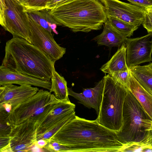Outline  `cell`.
<instances>
[{"label": "cell", "mask_w": 152, "mask_h": 152, "mask_svg": "<svg viewBox=\"0 0 152 152\" xmlns=\"http://www.w3.org/2000/svg\"><path fill=\"white\" fill-rule=\"evenodd\" d=\"M9 114L0 110V136H8L12 127L8 118Z\"/></svg>", "instance_id": "obj_25"}, {"label": "cell", "mask_w": 152, "mask_h": 152, "mask_svg": "<svg viewBox=\"0 0 152 152\" xmlns=\"http://www.w3.org/2000/svg\"><path fill=\"white\" fill-rule=\"evenodd\" d=\"M60 101L53 94L40 89L13 110L8 118L12 126L21 124L28 119L38 121Z\"/></svg>", "instance_id": "obj_6"}, {"label": "cell", "mask_w": 152, "mask_h": 152, "mask_svg": "<svg viewBox=\"0 0 152 152\" xmlns=\"http://www.w3.org/2000/svg\"><path fill=\"white\" fill-rule=\"evenodd\" d=\"M146 11L151 14H152V5L148 6L145 9Z\"/></svg>", "instance_id": "obj_34"}, {"label": "cell", "mask_w": 152, "mask_h": 152, "mask_svg": "<svg viewBox=\"0 0 152 152\" xmlns=\"http://www.w3.org/2000/svg\"><path fill=\"white\" fill-rule=\"evenodd\" d=\"M27 13L32 44L56 62L62 57L66 53V49L59 45L52 34L42 27Z\"/></svg>", "instance_id": "obj_9"}, {"label": "cell", "mask_w": 152, "mask_h": 152, "mask_svg": "<svg viewBox=\"0 0 152 152\" xmlns=\"http://www.w3.org/2000/svg\"><path fill=\"white\" fill-rule=\"evenodd\" d=\"M75 107L69 99L56 104L48 114L38 121L37 140L48 129L75 112Z\"/></svg>", "instance_id": "obj_12"}, {"label": "cell", "mask_w": 152, "mask_h": 152, "mask_svg": "<svg viewBox=\"0 0 152 152\" xmlns=\"http://www.w3.org/2000/svg\"><path fill=\"white\" fill-rule=\"evenodd\" d=\"M21 2V3L22 2V1L23 0H19Z\"/></svg>", "instance_id": "obj_36"}, {"label": "cell", "mask_w": 152, "mask_h": 152, "mask_svg": "<svg viewBox=\"0 0 152 152\" xmlns=\"http://www.w3.org/2000/svg\"><path fill=\"white\" fill-rule=\"evenodd\" d=\"M9 136H0V150L7 145L9 143Z\"/></svg>", "instance_id": "obj_32"}, {"label": "cell", "mask_w": 152, "mask_h": 152, "mask_svg": "<svg viewBox=\"0 0 152 152\" xmlns=\"http://www.w3.org/2000/svg\"><path fill=\"white\" fill-rule=\"evenodd\" d=\"M151 129H152V128Z\"/></svg>", "instance_id": "obj_38"}, {"label": "cell", "mask_w": 152, "mask_h": 152, "mask_svg": "<svg viewBox=\"0 0 152 152\" xmlns=\"http://www.w3.org/2000/svg\"><path fill=\"white\" fill-rule=\"evenodd\" d=\"M75 116V112L48 129L37 139V140L42 139L48 141L59 130L74 118Z\"/></svg>", "instance_id": "obj_23"}, {"label": "cell", "mask_w": 152, "mask_h": 152, "mask_svg": "<svg viewBox=\"0 0 152 152\" xmlns=\"http://www.w3.org/2000/svg\"><path fill=\"white\" fill-rule=\"evenodd\" d=\"M48 141L43 139H40L37 140L35 145L38 147L42 148L47 144Z\"/></svg>", "instance_id": "obj_33"}, {"label": "cell", "mask_w": 152, "mask_h": 152, "mask_svg": "<svg viewBox=\"0 0 152 152\" xmlns=\"http://www.w3.org/2000/svg\"><path fill=\"white\" fill-rule=\"evenodd\" d=\"M149 0L152 1V0Z\"/></svg>", "instance_id": "obj_37"}, {"label": "cell", "mask_w": 152, "mask_h": 152, "mask_svg": "<svg viewBox=\"0 0 152 152\" xmlns=\"http://www.w3.org/2000/svg\"><path fill=\"white\" fill-rule=\"evenodd\" d=\"M130 3L146 9L147 7L152 5V1L149 0H126Z\"/></svg>", "instance_id": "obj_31"}, {"label": "cell", "mask_w": 152, "mask_h": 152, "mask_svg": "<svg viewBox=\"0 0 152 152\" xmlns=\"http://www.w3.org/2000/svg\"><path fill=\"white\" fill-rule=\"evenodd\" d=\"M126 48L122 45L110 59L103 65L100 69L105 74H110L121 70L129 69L126 59Z\"/></svg>", "instance_id": "obj_18"}, {"label": "cell", "mask_w": 152, "mask_h": 152, "mask_svg": "<svg viewBox=\"0 0 152 152\" xmlns=\"http://www.w3.org/2000/svg\"><path fill=\"white\" fill-rule=\"evenodd\" d=\"M129 69L121 70L109 74L114 80L130 90Z\"/></svg>", "instance_id": "obj_26"}, {"label": "cell", "mask_w": 152, "mask_h": 152, "mask_svg": "<svg viewBox=\"0 0 152 152\" xmlns=\"http://www.w3.org/2000/svg\"><path fill=\"white\" fill-rule=\"evenodd\" d=\"M125 44L126 61L129 69L141 64L152 61V33L140 37L127 38Z\"/></svg>", "instance_id": "obj_11"}, {"label": "cell", "mask_w": 152, "mask_h": 152, "mask_svg": "<svg viewBox=\"0 0 152 152\" xmlns=\"http://www.w3.org/2000/svg\"><path fill=\"white\" fill-rule=\"evenodd\" d=\"M104 88L99 112L96 120L113 131L119 132L123 125L124 104L127 90L108 74L103 77Z\"/></svg>", "instance_id": "obj_4"}, {"label": "cell", "mask_w": 152, "mask_h": 152, "mask_svg": "<svg viewBox=\"0 0 152 152\" xmlns=\"http://www.w3.org/2000/svg\"><path fill=\"white\" fill-rule=\"evenodd\" d=\"M39 90L37 87L30 85L17 86L9 84L0 86V104H10L12 106V111L35 94Z\"/></svg>", "instance_id": "obj_13"}, {"label": "cell", "mask_w": 152, "mask_h": 152, "mask_svg": "<svg viewBox=\"0 0 152 152\" xmlns=\"http://www.w3.org/2000/svg\"><path fill=\"white\" fill-rule=\"evenodd\" d=\"M147 65L152 70V62Z\"/></svg>", "instance_id": "obj_35"}, {"label": "cell", "mask_w": 152, "mask_h": 152, "mask_svg": "<svg viewBox=\"0 0 152 152\" xmlns=\"http://www.w3.org/2000/svg\"><path fill=\"white\" fill-rule=\"evenodd\" d=\"M74 0H50L46 4L44 9L49 10L53 8Z\"/></svg>", "instance_id": "obj_29"}, {"label": "cell", "mask_w": 152, "mask_h": 152, "mask_svg": "<svg viewBox=\"0 0 152 152\" xmlns=\"http://www.w3.org/2000/svg\"><path fill=\"white\" fill-rule=\"evenodd\" d=\"M107 20L115 29L124 34L126 37H130L138 27L130 24L116 17L107 16Z\"/></svg>", "instance_id": "obj_22"}, {"label": "cell", "mask_w": 152, "mask_h": 152, "mask_svg": "<svg viewBox=\"0 0 152 152\" xmlns=\"http://www.w3.org/2000/svg\"><path fill=\"white\" fill-rule=\"evenodd\" d=\"M104 5L107 16L116 17L139 27L142 24L145 9L119 0H99Z\"/></svg>", "instance_id": "obj_10"}, {"label": "cell", "mask_w": 152, "mask_h": 152, "mask_svg": "<svg viewBox=\"0 0 152 152\" xmlns=\"http://www.w3.org/2000/svg\"><path fill=\"white\" fill-rule=\"evenodd\" d=\"M43 148L50 152H70V149L67 146L52 140H49Z\"/></svg>", "instance_id": "obj_27"}, {"label": "cell", "mask_w": 152, "mask_h": 152, "mask_svg": "<svg viewBox=\"0 0 152 152\" xmlns=\"http://www.w3.org/2000/svg\"><path fill=\"white\" fill-rule=\"evenodd\" d=\"M129 70L139 84L152 95V70L147 65H137Z\"/></svg>", "instance_id": "obj_19"}, {"label": "cell", "mask_w": 152, "mask_h": 152, "mask_svg": "<svg viewBox=\"0 0 152 152\" xmlns=\"http://www.w3.org/2000/svg\"><path fill=\"white\" fill-rule=\"evenodd\" d=\"M48 12L60 25L74 32L100 30L107 20L104 7L99 0H74Z\"/></svg>", "instance_id": "obj_3"}, {"label": "cell", "mask_w": 152, "mask_h": 152, "mask_svg": "<svg viewBox=\"0 0 152 152\" xmlns=\"http://www.w3.org/2000/svg\"><path fill=\"white\" fill-rule=\"evenodd\" d=\"M5 25L3 28L13 37H18L32 44L30 36L28 13L19 0H5Z\"/></svg>", "instance_id": "obj_8"}, {"label": "cell", "mask_w": 152, "mask_h": 152, "mask_svg": "<svg viewBox=\"0 0 152 152\" xmlns=\"http://www.w3.org/2000/svg\"><path fill=\"white\" fill-rule=\"evenodd\" d=\"M75 152H119L123 144L116 133L99 124L76 116L50 139Z\"/></svg>", "instance_id": "obj_1"}, {"label": "cell", "mask_w": 152, "mask_h": 152, "mask_svg": "<svg viewBox=\"0 0 152 152\" xmlns=\"http://www.w3.org/2000/svg\"><path fill=\"white\" fill-rule=\"evenodd\" d=\"M0 24L4 28L5 25V12L7 7L5 0H0Z\"/></svg>", "instance_id": "obj_30"}, {"label": "cell", "mask_w": 152, "mask_h": 152, "mask_svg": "<svg viewBox=\"0 0 152 152\" xmlns=\"http://www.w3.org/2000/svg\"><path fill=\"white\" fill-rule=\"evenodd\" d=\"M104 85L103 78L95 87L84 88L81 93L75 92L71 88H68V95L74 97L78 101V102L88 108L94 109L98 115L102 100Z\"/></svg>", "instance_id": "obj_15"}, {"label": "cell", "mask_w": 152, "mask_h": 152, "mask_svg": "<svg viewBox=\"0 0 152 152\" xmlns=\"http://www.w3.org/2000/svg\"><path fill=\"white\" fill-rule=\"evenodd\" d=\"M50 92L53 94L56 99L62 101L69 99L67 83L63 77L60 75L55 70L53 72Z\"/></svg>", "instance_id": "obj_20"}, {"label": "cell", "mask_w": 152, "mask_h": 152, "mask_svg": "<svg viewBox=\"0 0 152 152\" xmlns=\"http://www.w3.org/2000/svg\"><path fill=\"white\" fill-rule=\"evenodd\" d=\"M123 125L116 133L122 144L142 140L152 128V120L132 92L128 90L124 104Z\"/></svg>", "instance_id": "obj_5"}, {"label": "cell", "mask_w": 152, "mask_h": 152, "mask_svg": "<svg viewBox=\"0 0 152 152\" xmlns=\"http://www.w3.org/2000/svg\"><path fill=\"white\" fill-rule=\"evenodd\" d=\"M17 84L20 86L30 85L47 89L51 87L50 81L44 80L21 73L15 72L1 66H0V86Z\"/></svg>", "instance_id": "obj_14"}, {"label": "cell", "mask_w": 152, "mask_h": 152, "mask_svg": "<svg viewBox=\"0 0 152 152\" xmlns=\"http://www.w3.org/2000/svg\"><path fill=\"white\" fill-rule=\"evenodd\" d=\"M127 38L114 27L107 20L103 25L102 33L94 40L98 45H105L110 48L121 46L125 44Z\"/></svg>", "instance_id": "obj_16"}, {"label": "cell", "mask_w": 152, "mask_h": 152, "mask_svg": "<svg viewBox=\"0 0 152 152\" xmlns=\"http://www.w3.org/2000/svg\"><path fill=\"white\" fill-rule=\"evenodd\" d=\"M50 0H23L21 3L27 12L39 11L44 9L46 4Z\"/></svg>", "instance_id": "obj_24"}, {"label": "cell", "mask_w": 152, "mask_h": 152, "mask_svg": "<svg viewBox=\"0 0 152 152\" xmlns=\"http://www.w3.org/2000/svg\"><path fill=\"white\" fill-rule=\"evenodd\" d=\"M130 90L152 120V95L139 84L129 72Z\"/></svg>", "instance_id": "obj_17"}, {"label": "cell", "mask_w": 152, "mask_h": 152, "mask_svg": "<svg viewBox=\"0 0 152 152\" xmlns=\"http://www.w3.org/2000/svg\"><path fill=\"white\" fill-rule=\"evenodd\" d=\"M1 65L12 71L50 81L55 62L33 44L13 37L7 41Z\"/></svg>", "instance_id": "obj_2"}, {"label": "cell", "mask_w": 152, "mask_h": 152, "mask_svg": "<svg viewBox=\"0 0 152 152\" xmlns=\"http://www.w3.org/2000/svg\"><path fill=\"white\" fill-rule=\"evenodd\" d=\"M28 13L40 25L51 33L53 31L50 27L51 24L54 23L60 25L49 14L48 10L46 9Z\"/></svg>", "instance_id": "obj_21"}, {"label": "cell", "mask_w": 152, "mask_h": 152, "mask_svg": "<svg viewBox=\"0 0 152 152\" xmlns=\"http://www.w3.org/2000/svg\"><path fill=\"white\" fill-rule=\"evenodd\" d=\"M37 121L28 119L12 126L9 135L10 141L0 152H28L35 145Z\"/></svg>", "instance_id": "obj_7"}, {"label": "cell", "mask_w": 152, "mask_h": 152, "mask_svg": "<svg viewBox=\"0 0 152 152\" xmlns=\"http://www.w3.org/2000/svg\"><path fill=\"white\" fill-rule=\"evenodd\" d=\"M142 25L148 33H152V14L147 12L146 11Z\"/></svg>", "instance_id": "obj_28"}]
</instances>
